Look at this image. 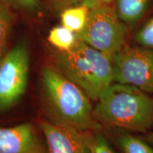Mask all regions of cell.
<instances>
[{"label": "cell", "instance_id": "5bb4252c", "mask_svg": "<svg viewBox=\"0 0 153 153\" xmlns=\"http://www.w3.org/2000/svg\"><path fill=\"white\" fill-rule=\"evenodd\" d=\"M99 131H87L88 153H116Z\"/></svg>", "mask_w": 153, "mask_h": 153}, {"label": "cell", "instance_id": "7c38bea8", "mask_svg": "<svg viewBox=\"0 0 153 153\" xmlns=\"http://www.w3.org/2000/svg\"><path fill=\"white\" fill-rule=\"evenodd\" d=\"M14 23L12 9L0 0V60L7 53V44Z\"/></svg>", "mask_w": 153, "mask_h": 153}, {"label": "cell", "instance_id": "5b68a950", "mask_svg": "<svg viewBox=\"0 0 153 153\" xmlns=\"http://www.w3.org/2000/svg\"><path fill=\"white\" fill-rule=\"evenodd\" d=\"M29 51L19 42L0 60V111L9 109L22 97L27 87Z\"/></svg>", "mask_w": 153, "mask_h": 153}, {"label": "cell", "instance_id": "30bf717a", "mask_svg": "<svg viewBox=\"0 0 153 153\" xmlns=\"http://www.w3.org/2000/svg\"><path fill=\"white\" fill-rule=\"evenodd\" d=\"M89 11L90 9L82 4L68 7L61 11V24L74 33H79L85 27Z\"/></svg>", "mask_w": 153, "mask_h": 153}, {"label": "cell", "instance_id": "9a60e30c", "mask_svg": "<svg viewBox=\"0 0 153 153\" xmlns=\"http://www.w3.org/2000/svg\"><path fill=\"white\" fill-rule=\"evenodd\" d=\"M134 40L139 46L153 50V16L140 27Z\"/></svg>", "mask_w": 153, "mask_h": 153}, {"label": "cell", "instance_id": "8992f818", "mask_svg": "<svg viewBox=\"0 0 153 153\" xmlns=\"http://www.w3.org/2000/svg\"><path fill=\"white\" fill-rule=\"evenodd\" d=\"M114 82L153 94V50L124 45L112 57Z\"/></svg>", "mask_w": 153, "mask_h": 153}, {"label": "cell", "instance_id": "3957f363", "mask_svg": "<svg viewBox=\"0 0 153 153\" xmlns=\"http://www.w3.org/2000/svg\"><path fill=\"white\" fill-rule=\"evenodd\" d=\"M56 68L87 94L97 101L101 93L114 83L112 60L77 38L70 51H59Z\"/></svg>", "mask_w": 153, "mask_h": 153}, {"label": "cell", "instance_id": "277c9868", "mask_svg": "<svg viewBox=\"0 0 153 153\" xmlns=\"http://www.w3.org/2000/svg\"><path fill=\"white\" fill-rule=\"evenodd\" d=\"M76 36L112 59L125 45L127 28L114 7L104 5L90 9L85 27Z\"/></svg>", "mask_w": 153, "mask_h": 153}, {"label": "cell", "instance_id": "d6986e66", "mask_svg": "<svg viewBox=\"0 0 153 153\" xmlns=\"http://www.w3.org/2000/svg\"><path fill=\"white\" fill-rule=\"evenodd\" d=\"M145 139L148 142L150 143L153 146V132H149V133L145 134Z\"/></svg>", "mask_w": 153, "mask_h": 153}, {"label": "cell", "instance_id": "52a82bcc", "mask_svg": "<svg viewBox=\"0 0 153 153\" xmlns=\"http://www.w3.org/2000/svg\"><path fill=\"white\" fill-rule=\"evenodd\" d=\"M48 153H88L87 131L43 120L40 123Z\"/></svg>", "mask_w": 153, "mask_h": 153}, {"label": "cell", "instance_id": "2e32d148", "mask_svg": "<svg viewBox=\"0 0 153 153\" xmlns=\"http://www.w3.org/2000/svg\"><path fill=\"white\" fill-rule=\"evenodd\" d=\"M11 9L32 12L37 10L39 7V0H2Z\"/></svg>", "mask_w": 153, "mask_h": 153}, {"label": "cell", "instance_id": "ac0fdd59", "mask_svg": "<svg viewBox=\"0 0 153 153\" xmlns=\"http://www.w3.org/2000/svg\"><path fill=\"white\" fill-rule=\"evenodd\" d=\"M115 0H82V4L87 7L89 9L104 5H111Z\"/></svg>", "mask_w": 153, "mask_h": 153}, {"label": "cell", "instance_id": "4fadbf2b", "mask_svg": "<svg viewBox=\"0 0 153 153\" xmlns=\"http://www.w3.org/2000/svg\"><path fill=\"white\" fill-rule=\"evenodd\" d=\"M76 39V33L69 30L62 25L52 28L48 37L49 43L60 52L70 51L72 48Z\"/></svg>", "mask_w": 153, "mask_h": 153}, {"label": "cell", "instance_id": "9c48e42d", "mask_svg": "<svg viewBox=\"0 0 153 153\" xmlns=\"http://www.w3.org/2000/svg\"><path fill=\"white\" fill-rule=\"evenodd\" d=\"M151 0H115L114 9L124 24H134L143 16Z\"/></svg>", "mask_w": 153, "mask_h": 153}, {"label": "cell", "instance_id": "e0dca14e", "mask_svg": "<svg viewBox=\"0 0 153 153\" xmlns=\"http://www.w3.org/2000/svg\"><path fill=\"white\" fill-rule=\"evenodd\" d=\"M51 5L56 10L62 11L68 7L81 4L82 0H48Z\"/></svg>", "mask_w": 153, "mask_h": 153}, {"label": "cell", "instance_id": "ba28073f", "mask_svg": "<svg viewBox=\"0 0 153 153\" xmlns=\"http://www.w3.org/2000/svg\"><path fill=\"white\" fill-rule=\"evenodd\" d=\"M0 153H48L31 124L0 128Z\"/></svg>", "mask_w": 153, "mask_h": 153}, {"label": "cell", "instance_id": "7a4b0ae2", "mask_svg": "<svg viewBox=\"0 0 153 153\" xmlns=\"http://www.w3.org/2000/svg\"><path fill=\"white\" fill-rule=\"evenodd\" d=\"M41 81L55 123L80 131H100L102 126L95 119L91 99L82 88L51 65L42 70Z\"/></svg>", "mask_w": 153, "mask_h": 153}, {"label": "cell", "instance_id": "6da1fadb", "mask_svg": "<svg viewBox=\"0 0 153 153\" xmlns=\"http://www.w3.org/2000/svg\"><path fill=\"white\" fill-rule=\"evenodd\" d=\"M97 101L94 116L101 126L145 134L153 127V99L138 88L114 82Z\"/></svg>", "mask_w": 153, "mask_h": 153}, {"label": "cell", "instance_id": "8fae6325", "mask_svg": "<svg viewBox=\"0 0 153 153\" xmlns=\"http://www.w3.org/2000/svg\"><path fill=\"white\" fill-rule=\"evenodd\" d=\"M120 131L116 140L122 153H153V146L145 138L130 132Z\"/></svg>", "mask_w": 153, "mask_h": 153}]
</instances>
